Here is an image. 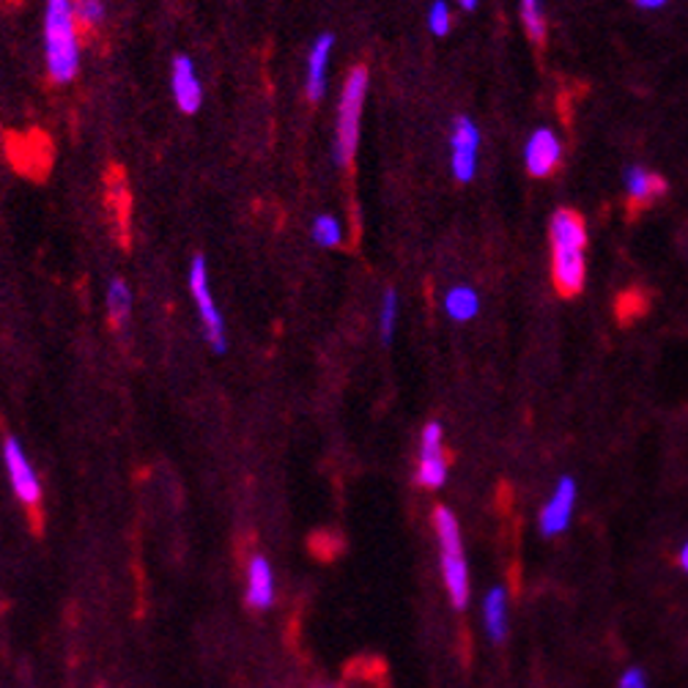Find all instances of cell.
I'll return each instance as SVG.
<instances>
[{
  "mask_svg": "<svg viewBox=\"0 0 688 688\" xmlns=\"http://www.w3.org/2000/svg\"><path fill=\"white\" fill-rule=\"evenodd\" d=\"M552 242V280L563 297H576L587 282V223L574 209H559L548 223Z\"/></svg>",
  "mask_w": 688,
  "mask_h": 688,
  "instance_id": "obj_1",
  "label": "cell"
},
{
  "mask_svg": "<svg viewBox=\"0 0 688 688\" xmlns=\"http://www.w3.org/2000/svg\"><path fill=\"white\" fill-rule=\"evenodd\" d=\"M80 22L75 16V0H47L44 5V64L49 80L58 86L75 82L80 71Z\"/></svg>",
  "mask_w": 688,
  "mask_h": 688,
  "instance_id": "obj_2",
  "label": "cell"
},
{
  "mask_svg": "<svg viewBox=\"0 0 688 688\" xmlns=\"http://www.w3.org/2000/svg\"><path fill=\"white\" fill-rule=\"evenodd\" d=\"M370 77L368 69L357 66L348 71L341 88V99L335 108V163L348 165L359 148V132H363L365 99H368Z\"/></svg>",
  "mask_w": 688,
  "mask_h": 688,
  "instance_id": "obj_3",
  "label": "cell"
},
{
  "mask_svg": "<svg viewBox=\"0 0 688 688\" xmlns=\"http://www.w3.org/2000/svg\"><path fill=\"white\" fill-rule=\"evenodd\" d=\"M434 526L436 541H440V563L447 596H451L453 607L464 609L466 601H469V570H466L464 543H460V530L453 510L440 504L434 513Z\"/></svg>",
  "mask_w": 688,
  "mask_h": 688,
  "instance_id": "obj_4",
  "label": "cell"
},
{
  "mask_svg": "<svg viewBox=\"0 0 688 688\" xmlns=\"http://www.w3.org/2000/svg\"><path fill=\"white\" fill-rule=\"evenodd\" d=\"M187 288L192 293V304L198 310V321H201V332L207 337L209 346L218 354L229 348V330H225V319L220 313V304L212 291V275H209V260L203 255H196L187 271Z\"/></svg>",
  "mask_w": 688,
  "mask_h": 688,
  "instance_id": "obj_5",
  "label": "cell"
},
{
  "mask_svg": "<svg viewBox=\"0 0 688 688\" xmlns=\"http://www.w3.org/2000/svg\"><path fill=\"white\" fill-rule=\"evenodd\" d=\"M480 130L469 115H458L451 130V174L460 185H469L480 165Z\"/></svg>",
  "mask_w": 688,
  "mask_h": 688,
  "instance_id": "obj_6",
  "label": "cell"
},
{
  "mask_svg": "<svg viewBox=\"0 0 688 688\" xmlns=\"http://www.w3.org/2000/svg\"><path fill=\"white\" fill-rule=\"evenodd\" d=\"M3 464L9 471V482L14 488L16 499H20L25 508H38L42 502V482H38L36 469H33L31 458L25 456V447L20 445V440L9 436L3 442Z\"/></svg>",
  "mask_w": 688,
  "mask_h": 688,
  "instance_id": "obj_7",
  "label": "cell"
},
{
  "mask_svg": "<svg viewBox=\"0 0 688 688\" xmlns=\"http://www.w3.org/2000/svg\"><path fill=\"white\" fill-rule=\"evenodd\" d=\"M447 482V456H445V431L440 423H429L420 436L418 458V486L442 488Z\"/></svg>",
  "mask_w": 688,
  "mask_h": 688,
  "instance_id": "obj_8",
  "label": "cell"
},
{
  "mask_svg": "<svg viewBox=\"0 0 688 688\" xmlns=\"http://www.w3.org/2000/svg\"><path fill=\"white\" fill-rule=\"evenodd\" d=\"M563 163V141L552 126H537L524 143V168L532 179H548Z\"/></svg>",
  "mask_w": 688,
  "mask_h": 688,
  "instance_id": "obj_9",
  "label": "cell"
},
{
  "mask_svg": "<svg viewBox=\"0 0 688 688\" xmlns=\"http://www.w3.org/2000/svg\"><path fill=\"white\" fill-rule=\"evenodd\" d=\"M170 91L181 113L196 115L203 108V86L190 55H179L170 66Z\"/></svg>",
  "mask_w": 688,
  "mask_h": 688,
  "instance_id": "obj_10",
  "label": "cell"
},
{
  "mask_svg": "<svg viewBox=\"0 0 688 688\" xmlns=\"http://www.w3.org/2000/svg\"><path fill=\"white\" fill-rule=\"evenodd\" d=\"M332 49H335V38H332L330 33H321V36H315V42L310 44L308 64H304V93H308L310 102L324 99L326 86H330Z\"/></svg>",
  "mask_w": 688,
  "mask_h": 688,
  "instance_id": "obj_11",
  "label": "cell"
},
{
  "mask_svg": "<svg viewBox=\"0 0 688 688\" xmlns=\"http://www.w3.org/2000/svg\"><path fill=\"white\" fill-rule=\"evenodd\" d=\"M576 480L574 477H559L557 486H554L552 499L543 504V513H541V532L543 535H559L565 532V526L570 524V513H574V504H576Z\"/></svg>",
  "mask_w": 688,
  "mask_h": 688,
  "instance_id": "obj_12",
  "label": "cell"
},
{
  "mask_svg": "<svg viewBox=\"0 0 688 688\" xmlns=\"http://www.w3.org/2000/svg\"><path fill=\"white\" fill-rule=\"evenodd\" d=\"M625 198L634 209H647L667 192V181L645 165H629L623 174Z\"/></svg>",
  "mask_w": 688,
  "mask_h": 688,
  "instance_id": "obj_13",
  "label": "cell"
},
{
  "mask_svg": "<svg viewBox=\"0 0 688 688\" xmlns=\"http://www.w3.org/2000/svg\"><path fill=\"white\" fill-rule=\"evenodd\" d=\"M247 607L249 609H269L275 603V570H271L269 559L255 554L247 563Z\"/></svg>",
  "mask_w": 688,
  "mask_h": 688,
  "instance_id": "obj_14",
  "label": "cell"
},
{
  "mask_svg": "<svg viewBox=\"0 0 688 688\" xmlns=\"http://www.w3.org/2000/svg\"><path fill=\"white\" fill-rule=\"evenodd\" d=\"M442 310H445L447 319L456 321V324H469V321L477 319V313H480V293L471 286L458 282V286H451L445 291V297H442Z\"/></svg>",
  "mask_w": 688,
  "mask_h": 688,
  "instance_id": "obj_15",
  "label": "cell"
},
{
  "mask_svg": "<svg viewBox=\"0 0 688 688\" xmlns=\"http://www.w3.org/2000/svg\"><path fill=\"white\" fill-rule=\"evenodd\" d=\"M482 620L486 631L493 642H502L508 636V596L502 587H493L482 601Z\"/></svg>",
  "mask_w": 688,
  "mask_h": 688,
  "instance_id": "obj_16",
  "label": "cell"
},
{
  "mask_svg": "<svg viewBox=\"0 0 688 688\" xmlns=\"http://www.w3.org/2000/svg\"><path fill=\"white\" fill-rule=\"evenodd\" d=\"M104 308H108L110 319L115 324L124 326L132 315V288L130 282L115 277V280L108 282V291H104Z\"/></svg>",
  "mask_w": 688,
  "mask_h": 688,
  "instance_id": "obj_17",
  "label": "cell"
},
{
  "mask_svg": "<svg viewBox=\"0 0 688 688\" xmlns=\"http://www.w3.org/2000/svg\"><path fill=\"white\" fill-rule=\"evenodd\" d=\"M310 238L324 249L341 247L343 238H346L341 218H335V214H319V218L313 220V225H310Z\"/></svg>",
  "mask_w": 688,
  "mask_h": 688,
  "instance_id": "obj_18",
  "label": "cell"
},
{
  "mask_svg": "<svg viewBox=\"0 0 688 688\" xmlns=\"http://www.w3.org/2000/svg\"><path fill=\"white\" fill-rule=\"evenodd\" d=\"M398 315H401V299L392 288H387L379 302V335L385 343H392V337H396Z\"/></svg>",
  "mask_w": 688,
  "mask_h": 688,
  "instance_id": "obj_19",
  "label": "cell"
},
{
  "mask_svg": "<svg viewBox=\"0 0 688 688\" xmlns=\"http://www.w3.org/2000/svg\"><path fill=\"white\" fill-rule=\"evenodd\" d=\"M521 3V22H524L526 33L535 44L546 38V11H543V0H519Z\"/></svg>",
  "mask_w": 688,
  "mask_h": 688,
  "instance_id": "obj_20",
  "label": "cell"
},
{
  "mask_svg": "<svg viewBox=\"0 0 688 688\" xmlns=\"http://www.w3.org/2000/svg\"><path fill=\"white\" fill-rule=\"evenodd\" d=\"M425 25L434 36H447L453 27V9L447 5V0H434L429 5V14H425Z\"/></svg>",
  "mask_w": 688,
  "mask_h": 688,
  "instance_id": "obj_21",
  "label": "cell"
},
{
  "mask_svg": "<svg viewBox=\"0 0 688 688\" xmlns=\"http://www.w3.org/2000/svg\"><path fill=\"white\" fill-rule=\"evenodd\" d=\"M104 0H75V16L80 27H99L104 22Z\"/></svg>",
  "mask_w": 688,
  "mask_h": 688,
  "instance_id": "obj_22",
  "label": "cell"
},
{
  "mask_svg": "<svg viewBox=\"0 0 688 688\" xmlns=\"http://www.w3.org/2000/svg\"><path fill=\"white\" fill-rule=\"evenodd\" d=\"M620 688H647V678L640 667L625 669L623 678H620Z\"/></svg>",
  "mask_w": 688,
  "mask_h": 688,
  "instance_id": "obj_23",
  "label": "cell"
},
{
  "mask_svg": "<svg viewBox=\"0 0 688 688\" xmlns=\"http://www.w3.org/2000/svg\"><path fill=\"white\" fill-rule=\"evenodd\" d=\"M634 3H636V9H642V11H658V9H664L669 0H634Z\"/></svg>",
  "mask_w": 688,
  "mask_h": 688,
  "instance_id": "obj_24",
  "label": "cell"
},
{
  "mask_svg": "<svg viewBox=\"0 0 688 688\" xmlns=\"http://www.w3.org/2000/svg\"><path fill=\"white\" fill-rule=\"evenodd\" d=\"M458 5L466 11H475L477 5H480V0H458Z\"/></svg>",
  "mask_w": 688,
  "mask_h": 688,
  "instance_id": "obj_25",
  "label": "cell"
},
{
  "mask_svg": "<svg viewBox=\"0 0 688 688\" xmlns=\"http://www.w3.org/2000/svg\"><path fill=\"white\" fill-rule=\"evenodd\" d=\"M678 559H680V568H684L686 574H688V543H686L684 548H680V557Z\"/></svg>",
  "mask_w": 688,
  "mask_h": 688,
  "instance_id": "obj_26",
  "label": "cell"
},
{
  "mask_svg": "<svg viewBox=\"0 0 688 688\" xmlns=\"http://www.w3.org/2000/svg\"><path fill=\"white\" fill-rule=\"evenodd\" d=\"M315 688H337V686H330V684H321V686H315Z\"/></svg>",
  "mask_w": 688,
  "mask_h": 688,
  "instance_id": "obj_27",
  "label": "cell"
}]
</instances>
